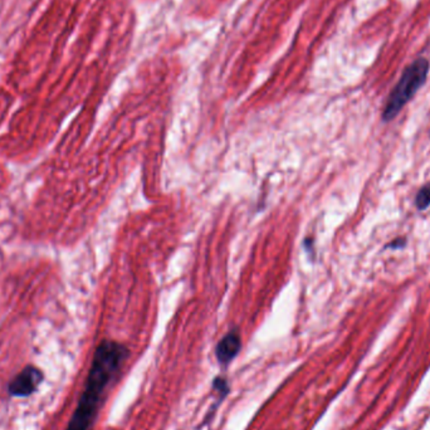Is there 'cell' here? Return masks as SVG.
<instances>
[{"mask_svg": "<svg viewBox=\"0 0 430 430\" xmlns=\"http://www.w3.org/2000/svg\"><path fill=\"white\" fill-rule=\"evenodd\" d=\"M127 357L129 350L124 345L108 340L100 343L94 352L86 387L69 420L67 430H91L105 393L119 375Z\"/></svg>", "mask_w": 430, "mask_h": 430, "instance_id": "1", "label": "cell"}, {"mask_svg": "<svg viewBox=\"0 0 430 430\" xmlns=\"http://www.w3.org/2000/svg\"><path fill=\"white\" fill-rule=\"evenodd\" d=\"M429 61L424 57H419L404 69L399 81L389 94L385 107L382 110L381 117L384 122L393 121L406 106V103L424 86L429 75Z\"/></svg>", "mask_w": 430, "mask_h": 430, "instance_id": "2", "label": "cell"}, {"mask_svg": "<svg viewBox=\"0 0 430 430\" xmlns=\"http://www.w3.org/2000/svg\"><path fill=\"white\" fill-rule=\"evenodd\" d=\"M43 380V371L33 365H28L9 381L8 393L13 398H28L37 393L38 387Z\"/></svg>", "mask_w": 430, "mask_h": 430, "instance_id": "3", "label": "cell"}, {"mask_svg": "<svg viewBox=\"0 0 430 430\" xmlns=\"http://www.w3.org/2000/svg\"><path fill=\"white\" fill-rule=\"evenodd\" d=\"M242 347V340L237 331H231L228 335H225L219 341L215 355L220 364H229V362L239 354Z\"/></svg>", "mask_w": 430, "mask_h": 430, "instance_id": "4", "label": "cell"}, {"mask_svg": "<svg viewBox=\"0 0 430 430\" xmlns=\"http://www.w3.org/2000/svg\"><path fill=\"white\" fill-rule=\"evenodd\" d=\"M415 206L418 210H425L430 206V182L420 187L415 195Z\"/></svg>", "mask_w": 430, "mask_h": 430, "instance_id": "5", "label": "cell"}, {"mask_svg": "<svg viewBox=\"0 0 430 430\" xmlns=\"http://www.w3.org/2000/svg\"><path fill=\"white\" fill-rule=\"evenodd\" d=\"M406 242H408V239L404 237H398L395 238L394 241L392 242H389V243L384 247V250H403V248H406Z\"/></svg>", "mask_w": 430, "mask_h": 430, "instance_id": "6", "label": "cell"}, {"mask_svg": "<svg viewBox=\"0 0 430 430\" xmlns=\"http://www.w3.org/2000/svg\"><path fill=\"white\" fill-rule=\"evenodd\" d=\"M214 387L220 393L227 394V392H228V384H227V381L224 379H220V378L215 379L214 380Z\"/></svg>", "mask_w": 430, "mask_h": 430, "instance_id": "7", "label": "cell"}]
</instances>
